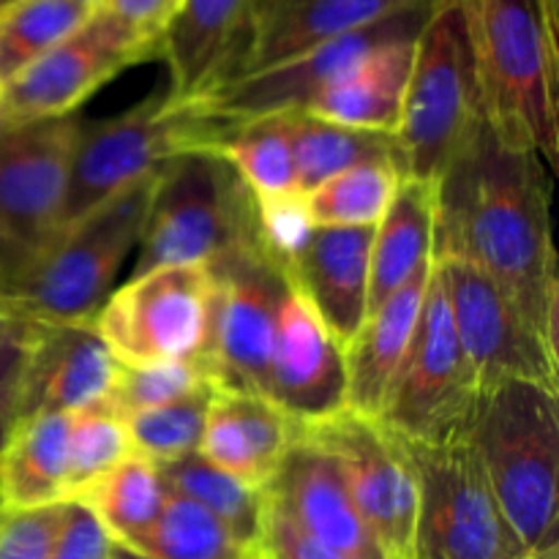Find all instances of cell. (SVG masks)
I'll use <instances>...</instances> for the list:
<instances>
[{"instance_id": "6da1fadb", "label": "cell", "mask_w": 559, "mask_h": 559, "mask_svg": "<svg viewBox=\"0 0 559 559\" xmlns=\"http://www.w3.org/2000/svg\"><path fill=\"white\" fill-rule=\"evenodd\" d=\"M551 169L502 140L489 120L435 180V262L459 260L489 276L557 349V249Z\"/></svg>"}, {"instance_id": "7a4b0ae2", "label": "cell", "mask_w": 559, "mask_h": 559, "mask_svg": "<svg viewBox=\"0 0 559 559\" xmlns=\"http://www.w3.org/2000/svg\"><path fill=\"white\" fill-rule=\"evenodd\" d=\"M484 115L511 145L557 169V0H462Z\"/></svg>"}, {"instance_id": "3957f363", "label": "cell", "mask_w": 559, "mask_h": 559, "mask_svg": "<svg viewBox=\"0 0 559 559\" xmlns=\"http://www.w3.org/2000/svg\"><path fill=\"white\" fill-rule=\"evenodd\" d=\"M473 442L508 524L530 559H559V402L538 382H500L478 396Z\"/></svg>"}, {"instance_id": "277c9868", "label": "cell", "mask_w": 559, "mask_h": 559, "mask_svg": "<svg viewBox=\"0 0 559 559\" xmlns=\"http://www.w3.org/2000/svg\"><path fill=\"white\" fill-rule=\"evenodd\" d=\"M158 173L66 224L36 262L0 289V309L27 325H91L140 246Z\"/></svg>"}, {"instance_id": "5b68a950", "label": "cell", "mask_w": 559, "mask_h": 559, "mask_svg": "<svg viewBox=\"0 0 559 559\" xmlns=\"http://www.w3.org/2000/svg\"><path fill=\"white\" fill-rule=\"evenodd\" d=\"M478 63L462 0L435 3L413 49L396 145L404 178L440 180L484 123Z\"/></svg>"}, {"instance_id": "8992f818", "label": "cell", "mask_w": 559, "mask_h": 559, "mask_svg": "<svg viewBox=\"0 0 559 559\" xmlns=\"http://www.w3.org/2000/svg\"><path fill=\"white\" fill-rule=\"evenodd\" d=\"M243 246H262L254 197L216 151H191L158 173L129 276L211 265Z\"/></svg>"}, {"instance_id": "52a82bcc", "label": "cell", "mask_w": 559, "mask_h": 559, "mask_svg": "<svg viewBox=\"0 0 559 559\" xmlns=\"http://www.w3.org/2000/svg\"><path fill=\"white\" fill-rule=\"evenodd\" d=\"M213 147V126L186 102H175L167 87L115 118L98 123L85 120L71 158L60 229L136 180L158 173L169 158Z\"/></svg>"}, {"instance_id": "ba28073f", "label": "cell", "mask_w": 559, "mask_h": 559, "mask_svg": "<svg viewBox=\"0 0 559 559\" xmlns=\"http://www.w3.org/2000/svg\"><path fill=\"white\" fill-rule=\"evenodd\" d=\"M399 445L418 486L413 559H527L467 437Z\"/></svg>"}, {"instance_id": "9c48e42d", "label": "cell", "mask_w": 559, "mask_h": 559, "mask_svg": "<svg viewBox=\"0 0 559 559\" xmlns=\"http://www.w3.org/2000/svg\"><path fill=\"white\" fill-rule=\"evenodd\" d=\"M478 396L435 267L413 342L374 424L404 445H440L467 437Z\"/></svg>"}, {"instance_id": "30bf717a", "label": "cell", "mask_w": 559, "mask_h": 559, "mask_svg": "<svg viewBox=\"0 0 559 559\" xmlns=\"http://www.w3.org/2000/svg\"><path fill=\"white\" fill-rule=\"evenodd\" d=\"M85 120L9 126L0 134V289L22 276L63 224L71 158Z\"/></svg>"}, {"instance_id": "8fae6325", "label": "cell", "mask_w": 559, "mask_h": 559, "mask_svg": "<svg viewBox=\"0 0 559 559\" xmlns=\"http://www.w3.org/2000/svg\"><path fill=\"white\" fill-rule=\"evenodd\" d=\"M211 309V267L167 265L126 278L91 325L123 366L194 360L205 358Z\"/></svg>"}, {"instance_id": "7c38bea8", "label": "cell", "mask_w": 559, "mask_h": 559, "mask_svg": "<svg viewBox=\"0 0 559 559\" xmlns=\"http://www.w3.org/2000/svg\"><path fill=\"white\" fill-rule=\"evenodd\" d=\"M431 5H435V0L399 11V14L385 16L374 25H366L328 44H320V47L309 49V52L298 55L293 60L271 66V69L235 76V80L222 82V85L211 87L200 96L186 98V104L213 126L216 145L229 131L251 123V120L304 112L322 87L331 85L336 76L353 69L355 63H360L366 55L385 47V44L399 41V38L418 36Z\"/></svg>"}, {"instance_id": "4fadbf2b", "label": "cell", "mask_w": 559, "mask_h": 559, "mask_svg": "<svg viewBox=\"0 0 559 559\" xmlns=\"http://www.w3.org/2000/svg\"><path fill=\"white\" fill-rule=\"evenodd\" d=\"M213 309L205 364L216 388L262 393L287 278L262 246H243L211 262Z\"/></svg>"}, {"instance_id": "5bb4252c", "label": "cell", "mask_w": 559, "mask_h": 559, "mask_svg": "<svg viewBox=\"0 0 559 559\" xmlns=\"http://www.w3.org/2000/svg\"><path fill=\"white\" fill-rule=\"evenodd\" d=\"M153 58H158L156 44L96 9L85 25L0 87V112L9 126L76 115L120 71Z\"/></svg>"}, {"instance_id": "9a60e30c", "label": "cell", "mask_w": 559, "mask_h": 559, "mask_svg": "<svg viewBox=\"0 0 559 559\" xmlns=\"http://www.w3.org/2000/svg\"><path fill=\"white\" fill-rule=\"evenodd\" d=\"M435 267L480 393L511 380L559 391L557 349L489 276L459 260H437Z\"/></svg>"}, {"instance_id": "2e32d148", "label": "cell", "mask_w": 559, "mask_h": 559, "mask_svg": "<svg viewBox=\"0 0 559 559\" xmlns=\"http://www.w3.org/2000/svg\"><path fill=\"white\" fill-rule=\"evenodd\" d=\"M304 435L325 448L344 486L388 559H413L418 486L404 448L374 420L344 413L304 426Z\"/></svg>"}, {"instance_id": "e0dca14e", "label": "cell", "mask_w": 559, "mask_h": 559, "mask_svg": "<svg viewBox=\"0 0 559 559\" xmlns=\"http://www.w3.org/2000/svg\"><path fill=\"white\" fill-rule=\"evenodd\" d=\"M265 396L300 426L322 424L347 409L342 344L289 282L278 304Z\"/></svg>"}, {"instance_id": "ac0fdd59", "label": "cell", "mask_w": 559, "mask_h": 559, "mask_svg": "<svg viewBox=\"0 0 559 559\" xmlns=\"http://www.w3.org/2000/svg\"><path fill=\"white\" fill-rule=\"evenodd\" d=\"M118 360L93 325H27L16 385V420L74 415L104 404ZM14 420V424H16Z\"/></svg>"}, {"instance_id": "d6986e66", "label": "cell", "mask_w": 559, "mask_h": 559, "mask_svg": "<svg viewBox=\"0 0 559 559\" xmlns=\"http://www.w3.org/2000/svg\"><path fill=\"white\" fill-rule=\"evenodd\" d=\"M420 3L429 0H251L243 49L227 80L271 69Z\"/></svg>"}, {"instance_id": "ffe728a7", "label": "cell", "mask_w": 559, "mask_h": 559, "mask_svg": "<svg viewBox=\"0 0 559 559\" xmlns=\"http://www.w3.org/2000/svg\"><path fill=\"white\" fill-rule=\"evenodd\" d=\"M265 495L342 559H388L360 519L331 453L304 431Z\"/></svg>"}, {"instance_id": "44dd1931", "label": "cell", "mask_w": 559, "mask_h": 559, "mask_svg": "<svg viewBox=\"0 0 559 559\" xmlns=\"http://www.w3.org/2000/svg\"><path fill=\"white\" fill-rule=\"evenodd\" d=\"M371 238L374 227H314L284 271L342 349L369 314Z\"/></svg>"}, {"instance_id": "7402d4cb", "label": "cell", "mask_w": 559, "mask_h": 559, "mask_svg": "<svg viewBox=\"0 0 559 559\" xmlns=\"http://www.w3.org/2000/svg\"><path fill=\"white\" fill-rule=\"evenodd\" d=\"M251 0H183L164 31L158 58L167 63V93L186 102L224 82L249 27Z\"/></svg>"}, {"instance_id": "603a6c76", "label": "cell", "mask_w": 559, "mask_h": 559, "mask_svg": "<svg viewBox=\"0 0 559 559\" xmlns=\"http://www.w3.org/2000/svg\"><path fill=\"white\" fill-rule=\"evenodd\" d=\"M431 273H435V262L420 267L404 287L382 300L344 347L349 413L369 420H377L380 415L413 342Z\"/></svg>"}, {"instance_id": "cb8c5ba5", "label": "cell", "mask_w": 559, "mask_h": 559, "mask_svg": "<svg viewBox=\"0 0 559 559\" xmlns=\"http://www.w3.org/2000/svg\"><path fill=\"white\" fill-rule=\"evenodd\" d=\"M415 38H399L366 55L360 63L322 87L304 112L349 129L396 134L404 91L413 69Z\"/></svg>"}, {"instance_id": "d4e9b609", "label": "cell", "mask_w": 559, "mask_h": 559, "mask_svg": "<svg viewBox=\"0 0 559 559\" xmlns=\"http://www.w3.org/2000/svg\"><path fill=\"white\" fill-rule=\"evenodd\" d=\"M63 502H69V415L20 418L0 451V513Z\"/></svg>"}, {"instance_id": "484cf974", "label": "cell", "mask_w": 559, "mask_h": 559, "mask_svg": "<svg viewBox=\"0 0 559 559\" xmlns=\"http://www.w3.org/2000/svg\"><path fill=\"white\" fill-rule=\"evenodd\" d=\"M435 183L404 178L371 238L369 314L420 267L435 262Z\"/></svg>"}, {"instance_id": "4316f807", "label": "cell", "mask_w": 559, "mask_h": 559, "mask_svg": "<svg viewBox=\"0 0 559 559\" xmlns=\"http://www.w3.org/2000/svg\"><path fill=\"white\" fill-rule=\"evenodd\" d=\"M164 500H167V486L158 473V464L131 453L104 478L87 486L74 502L93 513L104 533L112 538L115 549L123 555L156 524Z\"/></svg>"}, {"instance_id": "83f0119b", "label": "cell", "mask_w": 559, "mask_h": 559, "mask_svg": "<svg viewBox=\"0 0 559 559\" xmlns=\"http://www.w3.org/2000/svg\"><path fill=\"white\" fill-rule=\"evenodd\" d=\"M287 126L293 142L295 186L304 197L355 164L377 162V158L402 162L393 134L349 129L309 112H289Z\"/></svg>"}, {"instance_id": "f1b7e54d", "label": "cell", "mask_w": 559, "mask_h": 559, "mask_svg": "<svg viewBox=\"0 0 559 559\" xmlns=\"http://www.w3.org/2000/svg\"><path fill=\"white\" fill-rule=\"evenodd\" d=\"M404 180L399 158L355 164L304 197L314 227H377Z\"/></svg>"}, {"instance_id": "f546056e", "label": "cell", "mask_w": 559, "mask_h": 559, "mask_svg": "<svg viewBox=\"0 0 559 559\" xmlns=\"http://www.w3.org/2000/svg\"><path fill=\"white\" fill-rule=\"evenodd\" d=\"M158 473L167 491L205 508L246 549L254 551L262 527V511H265V491L240 484L238 478L207 464L200 453L158 464Z\"/></svg>"}, {"instance_id": "4dcf8cb0", "label": "cell", "mask_w": 559, "mask_h": 559, "mask_svg": "<svg viewBox=\"0 0 559 559\" xmlns=\"http://www.w3.org/2000/svg\"><path fill=\"white\" fill-rule=\"evenodd\" d=\"M216 153L238 173L254 202H273L300 194L295 186L287 115H271V118L238 126L218 142Z\"/></svg>"}, {"instance_id": "1f68e13d", "label": "cell", "mask_w": 559, "mask_h": 559, "mask_svg": "<svg viewBox=\"0 0 559 559\" xmlns=\"http://www.w3.org/2000/svg\"><path fill=\"white\" fill-rule=\"evenodd\" d=\"M123 555L134 559H246V549L216 516L186 497L167 491L156 524Z\"/></svg>"}, {"instance_id": "d6a6232c", "label": "cell", "mask_w": 559, "mask_h": 559, "mask_svg": "<svg viewBox=\"0 0 559 559\" xmlns=\"http://www.w3.org/2000/svg\"><path fill=\"white\" fill-rule=\"evenodd\" d=\"M91 14L93 9L74 0H16L0 11V87L85 25Z\"/></svg>"}, {"instance_id": "836d02e7", "label": "cell", "mask_w": 559, "mask_h": 559, "mask_svg": "<svg viewBox=\"0 0 559 559\" xmlns=\"http://www.w3.org/2000/svg\"><path fill=\"white\" fill-rule=\"evenodd\" d=\"M205 388H216L205 358L194 360H167V364L123 366L118 364L115 382L109 388L107 407L118 418H131L145 409L164 407L180 399L200 393Z\"/></svg>"}, {"instance_id": "e575fe53", "label": "cell", "mask_w": 559, "mask_h": 559, "mask_svg": "<svg viewBox=\"0 0 559 559\" xmlns=\"http://www.w3.org/2000/svg\"><path fill=\"white\" fill-rule=\"evenodd\" d=\"M213 391L216 388H205L180 402L126 418L123 424L136 456L151 459L153 464H169L200 451L202 426Z\"/></svg>"}, {"instance_id": "d590c367", "label": "cell", "mask_w": 559, "mask_h": 559, "mask_svg": "<svg viewBox=\"0 0 559 559\" xmlns=\"http://www.w3.org/2000/svg\"><path fill=\"white\" fill-rule=\"evenodd\" d=\"M134 453L123 418L107 404L69 415V502Z\"/></svg>"}, {"instance_id": "8d00e7d4", "label": "cell", "mask_w": 559, "mask_h": 559, "mask_svg": "<svg viewBox=\"0 0 559 559\" xmlns=\"http://www.w3.org/2000/svg\"><path fill=\"white\" fill-rule=\"evenodd\" d=\"M218 391L227 399L229 409H233L235 420H238L240 431H243L246 442H249L251 456H254L257 469L262 475V484L267 489L271 480L276 478L278 467L284 464V459H287V453L300 440L304 426L289 418L284 409H278L262 393L224 391V388H218Z\"/></svg>"}, {"instance_id": "74e56055", "label": "cell", "mask_w": 559, "mask_h": 559, "mask_svg": "<svg viewBox=\"0 0 559 559\" xmlns=\"http://www.w3.org/2000/svg\"><path fill=\"white\" fill-rule=\"evenodd\" d=\"M66 506L0 513V559H47L66 519Z\"/></svg>"}, {"instance_id": "f35d334b", "label": "cell", "mask_w": 559, "mask_h": 559, "mask_svg": "<svg viewBox=\"0 0 559 559\" xmlns=\"http://www.w3.org/2000/svg\"><path fill=\"white\" fill-rule=\"evenodd\" d=\"M254 555L260 559H342L336 551L311 538L293 516L282 511L271 497L265 495V511H262L260 538H257Z\"/></svg>"}, {"instance_id": "ab89813d", "label": "cell", "mask_w": 559, "mask_h": 559, "mask_svg": "<svg viewBox=\"0 0 559 559\" xmlns=\"http://www.w3.org/2000/svg\"><path fill=\"white\" fill-rule=\"evenodd\" d=\"M47 559H120V551L115 549L112 538L104 533L87 508H82L80 502H69L63 527Z\"/></svg>"}, {"instance_id": "60d3db41", "label": "cell", "mask_w": 559, "mask_h": 559, "mask_svg": "<svg viewBox=\"0 0 559 559\" xmlns=\"http://www.w3.org/2000/svg\"><path fill=\"white\" fill-rule=\"evenodd\" d=\"M180 3L183 0H102L98 9L107 11L120 25H126L140 38H145V41L158 47L164 31H167L169 20L180 9Z\"/></svg>"}, {"instance_id": "b9f144b4", "label": "cell", "mask_w": 559, "mask_h": 559, "mask_svg": "<svg viewBox=\"0 0 559 559\" xmlns=\"http://www.w3.org/2000/svg\"><path fill=\"white\" fill-rule=\"evenodd\" d=\"M22 355H25V322L0 342V451L16 420V385H20Z\"/></svg>"}, {"instance_id": "7bdbcfd3", "label": "cell", "mask_w": 559, "mask_h": 559, "mask_svg": "<svg viewBox=\"0 0 559 559\" xmlns=\"http://www.w3.org/2000/svg\"><path fill=\"white\" fill-rule=\"evenodd\" d=\"M14 325H16V320H11V317L0 309V342H3L11 331H14Z\"/></svg>"}, {"instance_id": "ee69618b", "label": "cell", "mask_w": 559, "mask_h": 559, "mask_svg": "<svg viewBox=\"0 0 559 559\" xmlns=\"http://www.w3.org/2000/svg\"><path fill=\"white\" fill-rule=\"evenodd\" d=\"M74 3H80V5H85V9L96 11L98 5H102V0H74Z\"/></svg>"}, {"instance_id": "f6af8a7d", "label": "cell", "mask_w": 559, "mask_h": 559, "mask_svg": "<svg viewBox=\"0 0 559 559\" xmlns=\"http://www.w3.org/2000/svg\"><path fill=\"white\" fill-rule=\"evenodd\" d=\"M14 3H16V0H0V11H5L9 5H14Z\"/></svg>"}, {"instance_id": "bcb514c9", "label": "cell", "mask_w": 559, "mask_h": 559, "mask_svg": "<svg viewBox=\"0 0 559 559\" xmlns=\"http://www.w3.org/2000/svg\"><path fill=\"white\" fill-rule=\"evenodd\" d=\"M9 129V123H5V118H3V112H0V134H3V131Z\"/></svg>"}, {"instance_id": "7dc6e473", "label": "cell", "mask_w": 559, "mask_h": 559, "mask_svg": "<svg viewBox=\"0 0 559 559\" xmlns=\"http://www.w3.org/2000/svg\"><path fill=\"white\" fill-rule=\"evenodd\" d=\"M435 3H451V0H435Z\"/></svg>"}, {"instance_id": "c3c4849f", "label": "cell", "mask_w": 559, "mask_h": 559, "mask_svg": "<svg viewBox=\"0 0 559 559\" xmlns=\"http://www.w3.org/2000/svg\"><path fill=\"white\" fill-rule=\"evenodd\" d=\"M246 559H260V557H257V555H251V557H246Z\"/></svg>"}, {"instance_id": "681fc988", "label": "cell", "mask_w": 559, "mask_h": 559, "mask_svg": "<svg viewBox=\"0 0 559 559\" xmlns=\"http://www.w3.org/2000/svg\"><path fill=\"white\" fill-rule=\"evenodd\" d=\"M527 559H530V557H527Z\"/></svg>"}]
</instances>
